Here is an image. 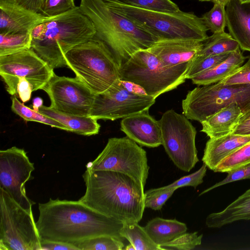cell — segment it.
<instances>
[{"label": "cell", "mask_w": 250, "mask_h": 250, "mask_svg": "<svg viewBox=\"0 0 250 250\" xmlns=\"http://www.w3.org/2000/svg\"><path fill=\"white\" fill-rule=\"evenodd\" d=\"M95 34L90 19L76 6L35 27L31 31V48L54 69L66 66L65 54Z\"/></svg>", "instance_id": "3957f363"}, {"label": "cell", "mask_w": 250, "mask_h": 250, "mask_svg": "<svg viewBox=\"0 0 250 250\" xmlns=\"http://www.w3.org/2000/svg\"><path fill=\"white\" fill-rule=\"evenodd\" d=\"M155 99L152 96L129 91L120 79L106 91L95 95L89 116L97 120L124 118L148 110Z\"/></svg>", "instance_id": "4fadbf2b"}, {"label": "cell", "mask_w": 250, "mask_h": 250, "mask_svg": "<svg viewBox=\"0 0 250 250\" xmlns=\"http://www.w3.org/2000/svg\"><path fill=\"white\" fill-rule=\"evenodd\" d=\"M17 85V94L22 103L30 100L32 92L33 91V85L25 78H19Z\"/></svg>", "instance_id": "60d3db41"}, {"label": "cell", "mask_w": 250, "mask_h": 250, "mask_svg": "<svg viewBox=\"0 0 250 250\" xmlns=\"http://www.w3.org/2000/svg\"><path fill=\"white\" fill-rule=\"evenodd\" d=\"M243 112L238 105L231 104L223 107L200 123L201 130L209 138L230 134L238 124Z\"/></svg>", "instance_id": "44dd1931"}, {"label": "cell", "mask_w": 250, "mask_h": 250, "mask_svg": "<svg viewBox=\"0 0 250 250\" xmlns=\"http://www.w3.org/2000/svg\"><path fill=\"white\" fill-rule=\"evenodd\" d=\"M201 1H210V0H198Z\"/></svg>", "instance_id": "f5cc1de1"}, {"label": "cell", "mask_w": 250, "mask_h": 250, "mask_svg": "<svg viewBox=\"0 0 250 250\" xmlns=\"http://www.w3.org/2000/svg\"><path fill=\"white\" fill-rule=\"evenodd\" d=\"M144 228L146 232L158 246L169 242L186 232V225L176 219L156 217L148 222Z\"/></svg>", "instance_id": "d4e9b609"}, {"label": "cell", "mask_w": 250, "mask_h": 250, "mask_svg": "<svg viewBox=\"0 0 250 250\" xmlns=\"http://www.w3.org/2000/svg\"><path fill=\"white\" fill-rule=\"evenodd\" d=\"M243 112L250 107V84L224 85L219 82L198 85L189 91L182 102L184 115L201 123L231 104Z\"/></svg>", "instance_id": "ba28073f"}, {"label": "cell", "mask_w": 250, "mask_h": 250, "mask_svg": "<svg viewBox=\"0 0 250 250\" xmlns=\"http://www.w3.org/2000/svg\"><path fill=\"white\" fill-rule=\"evenodd\" d=\"M230 53L208 56L200 59H194L189 65L186 75V79H191L197 74L214 67L226 60Z\"/></svg>", "instance_id": "d590c367"}, {"label": "cell", "mask_w": 250, "mask_h": 250, "mask_svg": "<svg viewBox=\"0 0 250 250\" xmlns=\"http://www.w3.org/2000/svg\"><path fill=\"white\" fill-rule=\"evenodd\" d=\"M203 234L185 233L172 241L159 246L162 250H190L201 245Z\"/></svg>", "instance_id": "836d02e7"}, {"label": "cell", "mask_w": 250, "mask_h": 250, "mask_svg": "<svg viewBox=\"0 0 250 250\" xmlns=\"http://www.w3.org/2000/svg\"><path fill=\"white\" fill-rule=\"evenodd\" d=\"M204 42L190 39L160 40L147 49L166 66L191 62L202 48Z\"/></svg>", "instance_id": "ac0fdd59"}, {"label": "cell", "mask_w": 250, "mask_h": 250, "mask_svg": "<svg viewBox=\"0 0 250 250\" xmlns=\"http://www.w3.org/2000/svg\"><path fill=\"white\" fill-rule=\"evenodd\" d=\"M11 109L26 121L39 122L69 131L68 128L60 122L25 106L23 103H21L16 97L12 98Z\"/></svg>", "instance_id": "f1b7e54d"}, {"label": "cell", "mask_w": 250, "mask_h": 250, "mask_svg": "<svg viewBox=\"0 0 250 250\" xmlns=\"http://www.w3.org/2000/svg\"><path fill=\"white\" fill-rule=\"evenodd\" d=\"M250 220V188L224 210L209 214L206 220L209 228H220L240 220Z\"/></svg>", "instance_id": "7402d4cb"}, {"label": "cell", "mask_w": 250, "mask_h": 250, "mask_svg": "<svg viewBox=\"0 0 250 250\" xmlns=\"http://www.w3.org/2000/svg\"><path fill=\"white\" fill-rule=\"evenodd\" d=\"M246 57L240 48L230 53L228 57L214 67L200 73L191 80L198 85H209L221 81L244 63Z\"/></svg>", "instance_id": "cb8c5ba5"}, {"label": "cell", "mask_w": 250, "mask_h": 250, "mask_svg": "<svg viewBox=\"0 0 250 250\" xmlns=\"http://www.w3.org/2000/svg\"><path fill=\"white\" fill-rule=\"evenodd\" d=\"M218 82L224 85L250 84V66H241Z\"/></svg>", "instance_id": "ab89813d"}, {"label": "cell", "mask_w": 250, "mask_h": 250, "mask_svg": "<svg viewBox=\"0 0 250 250\" xmlns=\"http://www.w3.org/2000/svg\"><path fill=\"white\" fill-rule=\"evenodd\" d=\"M231 133L241 135H250V119L238 123Z\"/></svg>", "instance_id": "ee69618b"}, {"label": "cell", "mask_w": 250, "mask_h": 250, "mask_svg": "<svg viewBox=\"0 0 250 250\" xmlns=\"http://www.w3.org/2000/svg\"><path fill=\"white\" fill-rule=\"evenodd\" d=\"M41 241L32 210L0 188V250H41Z\"/></svg>", "instance_id": "9c48e42d"}, {"label": "cell", "mask_w": 250, "mask_h": 250, "mask_svg": "<svg viewBox=\"0 0 250 250\" xmlns=\"http://www.w3.org/2000/svg\"><path fill=\"white\" fill-rule=\"evenodd\" d=\"M239 48L238 42L229 33L225 31L213 33L203 42L202 48L194 59L229 53Z\"/></svg>", "instance_id": "484cf974"}, {"label": "cell", "mask_w": 250, "mask_h": 250, "mask_svg": "<svg viewBox=\"0 0 250 250\" xmlns=\"http://www.w3.org/2000/svg\"><path fill=\"white\" fill-rule=\"evenodd\" d=\"M79 250H122L124 242L109 235H101L80 241L74 245Z\"/></svg>", "instance_id": "f546056e"}, {"label": "cell", "mask_w": 250, "mask_h": 250, "mask_svg": "<svg viewBox=\"0 0 250 250\" xmlns=\"http://www.w3.org/2000/svg\"><path fill=\"white\" fill-rule=\"evenodd\" d=\"M120 233L130 242L135 250H162L138 223H123Z\"/></svg>", "instance_id": "4316f807"}, {"label": "cell", "mask_w": 250, "mask_h": 250, "mask_svg": "<svg viewBox=\"0 0 250 250\" xmlns=\"http://www.w3.org/2000/svg\"><path fill=\"white\" fill-rule=\"evenodd\" d=\"M158 121L166 152L178 168L190 171L199 161L195 128L184 115L173 109L164 112Z\"/></svg>", "instance_id": "8fae6325"}, {"label": "cell", "mask_w": 250, "mask_h": 250, "mask_svg": "<svg viewBox=\"0 0 250 250\" xmlns=\"http://www.w3.org/2000/svg\"><path fill=\"white\" fill-rule=\"evenodd\" d=\"M113 11L128 19L158 41L190 39L204 42L208 29L193 12L167 13L136 8L116 0H103Z\"/></svg>", "instance_id": "5b68a950"}, {"label": "cell", "mask_w": 250, "mask_h": 250, "mask_svg": "<svg viewBox=\"0 0 250 250\" xmlns=\"http://www.w3.org/2000/svg\"><path fill=\"white\" fill-rule=\"evenodd\" d=\"M214 3H219L226 6L229 0H210Z\"/></svg>", "instance_id": "c3c4849f"}, {"label": "cell", "mask_w": 250, "mask_h": 250, "mask_svg": "<svg viewBox=\"0 0 250 250\" xmlns=\"http://www.w3.org/2000/svg\"><path fill=\"white\" fill-rule=\"evenodd\" d=\"M248 60L246 63L243 65L245 66H250V55L248 57Z\"/></svg>", "instance_id": "f907efd6"}, {"label": "cell", "mask_w": 250, "mask_h": 250, "mask_svg": "<svg viewBox=\"0 0 250 250\" xmlns=\"http://www.w3.org/2000/svg\"><path fill=\"white\" fill-rule=\"evenodd\" d=\"M176 190L162 187L146 191L144 195L145 207L154 210H160Z\"/></svg>", "instance_id": "e575fe53"}, {"label": "cell", "mask_w": 250, "mask_h": 250, "mask_svg": "<svg viewBox=\"0 0 250 250\" xmlns=\"http://www.w3.org/2000/svg\"><path fill=\"white\" fill-rule=\"evenodd\" d=\"M36 222L41 240L75 244L90 238L109 235L124 242L123 223L107 217L80 201L50 198L39 204Z\"/></svg>", "instance_id": "6da1fadb"}, {"label": "cell", "mask_w": 250, "mask_h": 250, "mask_svg": "<svg viewBox=\"0 0 250 250\" xmlns=\"http://www.w3.org/2000/svg\"><path fill=\"white\" fill-rule=\"evenodd\" d=\"M86 167L92 170L121 172L144 187L149 171L146 152L127 136L109 138L103 151Z\"/></svg>", "instance_id": "30bf717a"}, {"label": "cell", "mask_w": 250, "mask_h": 250, "mask_svg": "<svg viewBox=\"0 0 250 250\" xmlns=\"http://www.w3.org/2000/svg\"><path fill=\"white\" fill-rule=\"evenodd\" d=\"M64 58L66 66L95 95L106 91L121 79L113 54L95 36L73 48Z\"/></svg>", "instance_id": "8992f818"}, {"label": "cell", "mask_w": 250, "mask_h": 250, "mask_svg": "<svg viewBox=\"0 0 250 250\" xmlns=\"http://www.w3.org/2000/svg\"><path fill=\"white\" fill-rule=\"evenodd\" d=\"M250 163V142L224 158L215 167V172H226Z\"/></svg>", "instance_id": "4dcf8cb0"}, {"label": "cell", "mask_w": 250, "mask_h": 250, "mask_svg": "<svg viewBox=\"0 0 250 250\" xmlns=\"http://www.w3.org/2000/svg\"><path fill=\"white\" fill-rule=\"evenodd\" d=\"M207 168V166L203 164L197 171L189 175L183 176L173 183L164 186V188L177 189L183 187L190 186L195 188L203 182V178L206 175Z\"/></svg>", "instance_id": "74e56055"}, {"label": "cell", "mask_w": 250, "mask_h": 250, "mask_svg": "<svg viewBox=\"0 0 250 250\" xmlns=\"http://www.w3.org/2000/svg\"><path fill=\"white\" fill-rule=\"evenodd\" d=\"M226 25L240 48L250 52V3L229 0L226 5Z\"/></svg>", "instance_id": "d6986e66"}, {"label": "cell", "mask_w": 250, "mask_h": 250, "mask_svg": "<svg viewBox=\"0 0 250 250\" xmlns=\"http://www.w3.org/2000/svg\"><path fill=\"white\" fill-rule=\"evenodd\" d=\"M227 173L228 175L224 179L204 190L199 194V196L207 193L216 188L229 183L241 180L250 179V163L230 170Z\"/></svg>", "instance_id": "f35d334b"}, {"label": "cell", "mask_w": 250, "mask_h": 250, "mask_svg": "<svg viewBox=\"0 0 250 250\" xmlns=\"http://www.w3.org/2000/svg\"><path fill=\"white\" fill-rule=\"evenodd\" d=\"M41 250H79L75 246L59 242L41 240Z\"/></svg>", "instance_id": "b9f144b4"}, {"label": "cell", "mask_w": 250, "mask_h": 250, "mask_svg": "<svg viewBox=\"0 0 250 250\" xmlns=\"http://www.w3.org/2000/svg\"><path fill=\"white\" fill-rule=\"evenodd\" d=\"M123 4L145 10L175 13L180 10L178 6L170 0H116Z\"/></svg>", "instance_id": "1f68e13d"}, {"label": "cell", "mask_w": 250, "mask_h": 250, "mask_svg": "<svg viewBox=\"0 0 250 250\" xmlns=\"http://www.w3.org/2000/svg\"><path fill=\"white\" fill-rule=\"evenodd\" d=\"M54 72L31 48L0 56V75L7 91L12 96L17 94L19 78H25L35 91L42 89Z\"/></svg>", "instance_id": "7c38bea8"}, {"label": "cell", "mask_w": 250, "mask_h": 250, "mask_svg": "<svg viewBox=\"0 0 250 250\" xmlns=\"http://www.w3.org/2000/svg\"><path fill=\"white\" fill-rule=\"evenodd\" d=\"M39 112L60 122L69 131L84 136H91L98 134L100 125L96 119L90 116H78L58 111L50 106L42 105Z\"/></svg>", "instance_id": "603a6c76"}, {"label": "cell", "mask_w": 250, "mask_h": 250, "mask_svg": "<svg viewBox=\"0 0 250 250\" xmlns=\"http://www.w3.org/2000/svg\"><path fill=\"white\" fill-rule=\"evenodd\" d=\"M79 6L92 22L96 30L95 36L108 47L120 69L135 52L147 49L158 41L110 9L103 0H80Z\"/></svg>", "instance_id": "277c9868"}, {"label": "cell", "mask_w": 250, "mask_h": 250, "mask_svg": "<svg viewBox=\"0 0 250 250\" xmlns=\"http://www.w3.org/2000/svg\"><path fill=\"white\" fill-rule=\"evenodd\" d=\"M190 63L167 66L147 49H141L133 54L121 67V80L141 86L147 95L156 99L185 82Z\"/></svg>", "instance_id": "52a82bcc"}, {"label": "cell", "mask_w": 250, "mask_h": 250, "mask_svg": "<svg viewBox=\"0 0 250 250\" xmlns=\"http://www.w3.org/2000/svg\"><path fill=\"white\" fill-rule=\"evenodd\" d=\"M86 190L79 201L123 223H139L144 209V186L125 174L86 169Z\"/></svg>", "instance_id": "7a4b0ae2"}, {"label": "cell", "mask_w": 250, "mask_h": 250, "mask_svg": "<svg viewBox=\"0 0 250 250\" xmlns=\"http://www.w3.org/2000/svg\"><path fill=\"white\" fill-rule=\"evenodd\" d=\"M17 3L35 12L40 13L44 0H14Z\"/></svg>", "instance_id": "7bdbcfd3"}, {"label": "cell", "mask_w": 250, "mask_h": 250, "mask_svg": "<svg viewBox=\"0 0 250 250\" xmlns=\"http://www.w3.org/2000/svg\"><path fill=\"white\" fill-rule=\"evenodd\" d=\"M250 119V107L243 112L242 115L238 123Z\"/></svg>", "instance_id": "7dc6e473"}, {"label": "cell", "mask_w": 250, "mask_h": 250, "mask_svg": "<svg viewBox=\"0 0 250 250\" xmlns=\"http://www.w3.org/2000/svg\"><path fill=\"white\" fill-rule=\"evenodd\" d=\"M48 95L50 107L60 112L89 116L95 94L77 77L53 76L42 88Z\"/></svg>", "instance_id": "5bb4252c"}, {"label": "cell", "mask_w": 250, "mask_h": 250, "mask_svg": "<svg viewBox=\"0 0 250 250\" xmlns=\"http://www.w3.org/2000/svg\"><path fill=\"white\" fill-rule=\"evenodd\" d=\"M239 1L242 3H250V0H239Z\"/></svg>", "instance_id": "816d5d0a"}, {"label": "cell", "mask_w": 250, "mask_h": 250, "mask_svg": "<svg viewBox=\"0 0 250 250\" xmlns=\"http://www.w3.org/2000/svg\"><path fill=\"white\" fill-rule=\"evenodd\" d=\"M0 56L31 48V33L0 34Z\"/></svg>", "instance_id": "83f0119b"}, {"label": "cell", "mask_w": 250, "mask_h": 250, "mask_svg": "<svg viewBox=\"0 0 250 250\" xmlns=\"http://www.w3.org/2000/svg\"><path fill=\"white\" fill-rule=\"evenodd\" d=\"M250 142V135L230 133L209 138L207 142L202 161L209 169L214 170L226 157Z\"/></svg>", "instance_id": "ffe728a7"}, {"label": "cell", "mask_w": 250, "mask_h": 250, "mask_svg": "<svg viewBox=\"0 0 250 250\" xmlns=\"http://www.w3.org/2000/svg\"><path fill=\"white\" fill-rule=\"evenodd\" d=\"M76 6L75 0H44L40 13L46 17H54Z\"/></svg>", "instance_id": "8d00e7d4"}, {"label": "cell", "mask_w": 250, "mask_h": 250, "mask_svg": "<svg viewBox=\"0 0 250 250\" xmlns=\"http://www.w3.org/2000/svg\"><path fill=\"white\" fill-rule=\"evenodd\" d=\"M121 80L123 85L129 91L138 94L147 95L144 89L141 86L131 82Z\"/></svg>", "instance_id": "f6af8a7d"}, {"label": "cell", "mask_w": 250, "mask_h": 250, "mask_svg": "<svg viewBox=\"0 0 250 250\" xmlns=\"http://www.w3.org/2000/svg\"><path fill=\"white\" fill-rule=\"evenodd\" d=\"M201 19L208 30L213 33L224 31L226 26L225 6L219 3H214L213 7Z\"/></svg>", "instance_id": "d6a6232c"}, {"label": "cell", "mask_w": 250, "mask_h": 250, "mask_svg": "<svg viewBox=\"0 0 250 250\" xmlns=\"http://www.w3.org/2000/svg\"><path fill=\"white\" fill-rule=\"evenodd\" d=\"M121 130L141 146L156 147L162 145L159 121L146 110L123 118Z\"/></svg>", "instance_id": "e0dca14e"}, {"label": "cell", "mask_w": 250, "mask_h": 250, "mask_svg": "<svg viewBox=\"0 0 250 250\" xmlns=\"http://www.w3.org/2000/svg\"><path fill=\"white\" fill-rule=\"evenodd\" d=\"M52 17L26 9L14 0H0V34L31 33Z\"/></svg>", "instance_id": "2e32d148"}, {"label": "cell", "mask_w": 250, "mask_h": 250, "mask_svg": "<svg viewBox=\"0 0 250 250\" xmlns=\"http://www.w3.org/2000/svg\"><path fill=\"white\" fill-rule=\"evenodd\" d=\"M125 249L126 250H135L134 248L133 247V246L131 244H130L128 245L127 246H126L125 247Z\"/></svg>", "instance_id": "681fc988"}, {"label": "cell", "mask_w": 250, "mask_h": 250, "mask_svg": "<svg viewBox=\"0 0 250 250\" xmlns=\"http://www.w3.org/2000/svg\"><path fill=\"white\" fill-rule=\"evenodd\" d=\"M43 100L40 97H36L33 100V109L39 112L40 108L43 105Z\"/></svg>", "instance_id": "bcb514c9"}, {"label": "cell", "mask_w": 250, "mask_h": 250, "mask_svg": "<svg viewBox=\"0 0 250 250\" xmlns=\"http://www.w3.org/2000/svg\"><path fill=\"white\" fill-rule=\"evenodd\" d=\"M34 170V163L23 149L13 146L0 151V188L28 210H32L35 203L26 195L25 184Z\"/></svg>", "instance_id": "9a60e30c"}]
</instances>
